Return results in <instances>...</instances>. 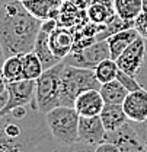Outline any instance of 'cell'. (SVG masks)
I'll return each mask as SVG.
<instances>
[{
    "instance_id": "1",
    "label": "cell",
    "mask_w": 147,
    "mask_h": 152,
    "mask_svg": "<svg viewBox=\"0 0 147 152\" xmlns=\"http://www.w3.org/2000/svg\"><path fill=\"white\" fill-rule=\"evenodd\" d=\"M55 145L37 101L0 115V152H54Z\"/></svg>"
},
{
    "instance_id": "2",
    "label": "cell",
    "mask_w": 147,
    "mask_h": 152,
    "mask_svg": "<svg viewBox=\"0 0 147 152\" xmlns=\"http://www.w3.org/2000/svg\"><path fill=\"white\" fill-rule=\"evenodd\" d=\"M42 20L35 18L22 1L9 0L0 6V45L4 57L34 51Z\"/></svg>"
},
{
    "instance_id": "3",
    "label": "cell",
    "mask_w": 147,
    "mask_h": 152,
    "mask_svg": "<svg viewBox=\"0 0 147 152\" xmlns=\"http://www.w3.org/2000/svg\"><path fill=\"white\" fill-rule=\"evenodd\" d=\"M101 83L98 82L92 69L76 67L64 63L60 83V105L73 107L79 95L88 89H99Z\"/></svg>"
},
{
    "instance_id": "4",
    "label": "cell",
    "mask_w": 147,
    "mask_h": 152,
    "mask_svg": "<svg viewBox=\"0 0 147 152\" xmlns=\"http://www.w3.org/2000/svg\"><path fill=\"white\" fill-rule=\"evenodd\" d=\"M44 115L48 130L57 143L69 146L79 140L80 115L74 107L58 105Z\"/></svg>"
},
{
    "instance_id": "5",
    "label": "cell",
    "mask_w": 147,
    "mask_h": 152,
    "mask_svg": "<svg viewBox=\"0 0 147 152\" xmlns=\"http://www.w3.org/2000/svg\"><path fill=\"white\" fill-rule=\"evenodd\" d=\"M64 61H60L54 67L44 70V73L35 80V99L39 113L47 114L50 110L60 105V83Z\"/></svg>"
},
{
    "instance_id": "6",
    "label": "cell",
    "mask_w": 147,
    "mask_h": 152,
    "mask_svg": "<svg viewBox=\"0 0 147 152\" xmlns=\"http://www.w3.org/2000/svg\"><path fill=\"white\" fill-rule=\"evenodd\" d=\"M109 56V47L106 39L104 41H96L92 45L79 50V51H72L63 61L76 66V67H83V69H95L102 60L108 58Z\"/></svg>"
},
{
    "instance_id": "7",
    "label": "cell",
    "mask_w": 147,
    "mask_h": 152,
    "mask_svg": "<svg viewBox=\"0 0 147 152\" xmlns=\"http://www.w3.org/2000/svg\"><path fill=\"white\" fill-rule=\"evenodd\" d=\"M35 89L37 83L35 80H28L22 79L19 82H7V94H9V101L6 107L0 111V115L9 113L10 110L16 107H23V105H31L35 102Z\"/></svg>"
},
{
    "instance_id": "8",
    "label": "cell",
    "mask_w": 147,
    "mask_h": 152,
    "mask_svg": "<svg viewBox=\"0 0 147 152\" xmlns=\"http://www.w3.org/2000/svg\"><path fill=\"white\" fill-rule=\"evenodd\" d=\"M146 50H147V39L140 35L121 56L117 58L119 70L137 77V73L141 69L144 57H146Z\"/></svg>"
},
{
    "instance_id": "9",
    "label": "cell",
    "mask_w": 147,
    "mask_h": 152,
    "mask_svg": "<svg viewBox=\"0 0 147 152\" xmlns=\"http://www.w3.org/2000/svg\"><path fill=\"white\" fill-rule=\"evenodd\" d=\"M106 129L99 115L95 117H82L79 121V140L80 143L98 146L99 143L106 140Z\"/></svg>"
},
{
    "instance_id": "10",
    "label": "cell",
    "mask_w": 147,
    "mask_h": 152,
    "mask_svg": "<svg viewBox=\"0 0 147 152\" xmlns=\"http://www.w3.org/2000/svg\"><path fill=\"white\" fill-rule=\"evenodd\" d=\"M106 140L118 145L121 152H147L146 146L134 127V123L128 121L119 130L106 134Z\"/></svg>"
},
{
    "instance_id": "11",
    "label": "cell",
    "mask_w": 147,
    "mask_h": 152,
    "mask_svg": "<svg viewBox=\"0 0 147 152\" xmlns=\"http://www.w3.org/2000/svg\"><path fill=\"white\" fill-rule=\"evenodd\" d=\"M122 108L131 123H144L147 120V89L140 88L128 92Z\"/></svg>"
},
{
    "instance_id": "12",
    "label": "cell",
    "mask_w": 147,
    "mask_h": 152,
    "mask_svg": "<svg viewBox=\"0 0 147 152\" xmlns=\"http://www.w3.org/2000/svg\"><path fill=\"white\" fill-rule=\"evenodd\" d=\"M73 107L82 117H95L101 115L105 107V101L99 89H88L76 98Z\"/></svg>"
},
{
    "instance_id": "13",
    "label": "cell",
    "mask_w": 147,
    "mask_h": 152,
    "mask_svg": "<svg viewBox=\"0 0 147 152\" xmlns=\"http://www.w3.org/2000/svg\"><path fill=\"white\" fill-rule=\"evenodd\" d=\"M50 45H51V50H53L54 56L60 61H63L73 51L74 34H72V31H69V28L58 25L50 34Z\"/></svg>"
},
{
    "instance_id": "14",
    "label": "cell",
    "mask_w": 147,
    "mask_h": 152,
    "mask_svg": "<svg viewBox=\"0 0 147 152\" xmlns=\"http://www.w3.org/2000/svg\"><path fill=\"white\" fill-rule=\"evenodd\" d=\"M23 6L39 20L58 19L63 1L60 0H23Z\"/></svg>"
},
{
    "instance_id": "15",
    "label": "cell",
    "mask_w": 147,
    "mask_h": 152,
    "mask_svg": "<svg viewBox=\"0 0 147 152\" xmlns=\"http://www.w3.org/2000/svg\"><path fill=\"white\" fill-rule=\"evenodd\" d=\"M86 16L92 23L106 25L117 16L114 0H91L86 7Z\"/></svg>"
},
{
    "instance_id": "16",
    "label": "cell",
    "mask_w": 147,
    "mask_h": 152,
    "mask_svg": "<svg viewBox=\"0 0 147 152\" xmlns=\"http://www.w3.org/2000/svg\"><path fill=\"white\" fill-rule=\"evenodd\" d=\"M138 37H140V34L134 26L128 28V29H124V31H119V32L108 37L106 42H108V47H109L111 58L117 60Z\"/></svg>"
},
{
    "instance_id": "17",
    "label": "cell",
    "mask_w": 147,
    "mask_h": 152,
    "mask_svg": "<svg viewBox=\"0 0 147 152\" xmlns=\"http://www.w3.org/2000/svg\"><path fill=\"white\" fill-rule=\"evenodd\" d=\"M99 117H101L108 133H114L119 130L122 126H125L130 121L128 117L124 113L122 105H119V104H105Z\"/></svg>"
},
{
    "instance_id": "18",
    "label": "cell",
    "mask_w": 147,
    "mask_h": 152,
    "mask_svg": "<svg viewBox=\"0 0 147 152\" xmlns=\"http://www.w3.org/2000/svg\"><path fill=\"white\" fill-rule=\"evenodd\" d=\"M34 53L39 57L42 66L45 70L54 67L55 64L60 63V60L54 56L53 50H51V45H50V34L45 32V31H39L35 41V45H34Z\"/></svg>"
},
{
    "instance_id": "19",
    "label": "cell",
    "mask_w": 147,
    "mask_h": 152,
    "mask_svg": "<svg viewBox=\"0 0 147 152\" xmlns=\"http://www.w3.org/2000/svg\"><path fill=\"white\" fill-rule=\"evenodd\" d=\"M115 13L121 19L133 22L140 16L144 7V0H114Z\"/></svg>"
},
{
    "instance_id": "20",
    "label": "cell",
    "mask_w": 147,
    "mask_h": 152,
    "mask_svg": "<svg viewBox=\"0 0 147 152\" xmlns=\"http://www.w3.org/2000/svg\"><path fill=\"white\" fill-rule=\"evenodd\" d=\"M99 91L102 94V98H104L105 104H119V105H122L124 99L128 95V91L125 89V86L118 79H115L112 82L102 83Z\"/></svg>"
},
{
    "instance_id": "21",
    "label": "cell",
    "mask_w": 147,
    "mask_h": 152,
    "mask_svg": "<svg viewBox=\"0 0 147 152\" xmlns=\"http://www.w3.org/2000/svg\"><path fill=\"white\" fill-rule=\"evenodd\" d=\"M1 76L6 79V82H19L23 79V64L22 56H10L6 57L0 70Z\"/></svg>"
},
{
    "instance_id": "22",
    "label": "cell",
    "mask_w": 147,
    "mask_h": 152,
    "mask_svg": "<svg viewBox=\"0 0 147 152\" xmlns=\"http://www.w3.org/2000/svg\"><path fill=\"white\" fill-rule=\"evenodd\" d=\"M93 72H95V76H96L98 82L102 85V83L115 80L117 76H118V72H119V67H118L117 60L108 57V58L102 60V61L93 69Z\"/></svg>"
},
{
    "instance_id": "23",
    "label": "cell",
    "mask_w": 147,
    "mask_h": 152,
    "mask_svg": "<svg viewBox=\"0 0 147 152\" xmlns=\"http://www.w3.org/2000/svg\"><path fill=\"white\" fill-rule=\"evenodd\" d=\"M22 64H23V79L28 80H37L45 70L39 57L34 51L22 54Z\"/></svg>"
},
{
    "instance_id": "24",
    "label": "cell",
    "mask_w": 147,
    "mask_h": 152,
    "mask_svg": "<svg viewBox=\"0 0 147 152\" xmlns=\"http://www.w3.org/2000/svg\"><path fill=\"white\" fill-rule=\"evenodd\" d=\"M54 152H95V146L85 145V143H80V142H76V143L69 145V146L57 143L54 148Z\"/></svg>"
},
{
    "instance_id": "25",
    "label": "cell",
    "mask_w": 147,
    "mask_h": 152,
    "mask_svg": "<svg viewBox=\"0 0 147 152\" xmlns=\"http://www.w3.org/2000/svg\"><path fill=\"white\" fill-rule=\"evenodd\" d=\"M117 79L125 86V89H127L128 92H131V91H137V89L141 88L135 76H131V75H128V73H125V72H122V70L118 72Z\"/></svg>"
},
{
    "instance_id": "26",
    "label": "cell",
    "mask_w": 147,
    "mask_h": 152,
    "mask_svg": "<svg viewBox=\"0 0 147 152\" xmlns=\"http://www.w3.org/2000/svg\"><path fill=\"white\" fill-rule=\"evenodd\" d=\"M134 28L138 31V34L147 39V0H144V7L140 16L134 20Z\"/></svg>"
},
{
    "instance_id": "27",
    "label": "cell",
    "mask_w": 147,
    "mask_h": 152,
    "mask_svg": "<svg viewBox=\"0 0 147 152\" xmlns=\"http://www.w3.org/2000/svg\"><path fill=\"white\" fill-rule=\"evenodd\" d=\"M137 80H138V83H140L141 88L147 89V50H146V57H144L143 66H141V69L137 73Z\"/></svg>"
},
{
    "instance_id": "28",
    "label": "cell",
    "mask_w": 147,
    "mask_h": 152,
    "mask_svg": "<svg viewBox=\"0 0 147 152\" xmlns=\"http://www.w3.org/2000/svg\"><path fill=\"white\" fill-rule=\"evenodd\" d=\"M95 152H121L118 145L111 142V140H105L102 143H99L98 146H95Z\"/></svg>"
},
{
    "instance_id": "29",
    "label": "cell",
    "mask_w": 147,
    "mask_h": 152,
    "mask_svg": "<svg viewBox=\"0 0 147 152\" xmlns=\"http://www.w3.org/2000/svg\"><path fill=\"white\" fill-rule=\"evenodd\" d=\"M134 127H135L138 136L141 137V140H143V143L147 149V120L144 123H134Z\"/></svg>"
},
{
    "instance_id": "30",
    "label": "cell",
    "mask_w": 147,
    "mask_h": 152,
    "mask_svg": "<svg viewBox=\"0 0 147 152\" xmlns=\"http://www.w3.org/2000/svg\"><path fill=\"white\" fill-rule=\"evenodd\" d=\"M7 101H9V94H7V92H4V94L0 95V111L6 107Z\"/></svg>"
},
{
    "instance_id": "31",
    "label": "cell",
    "mask_w": 147,
    "mask_h": 152,
    "mask_svg": "<svg viewBox=\"0 0 147 152\" xmlns=\"http://www.w3.org/2000/svg\"><path fill=\"white\" fill-rule=\"evenodd\" d=\"M4 92H7V82H6V79L0 73V95L4 94Z\"/></svg>"
},
{
    "instance_id": "32",
    "label": "cell",
    "mask_w": 147,
    "mask_h": 152,
    "mask_svg": "<svg viewBox=\"0 0 147 152\" xmlns=\"http://www.w3.org/2000/svg\"><path fill=\"white\" fill-rule=\"evenodd\" d=\"M4 53H3V48H1V45H0V70H1V66H3V61H4Z\"/></svg>"
},
{
    "instance_id": "33",
    "label": "cell",
    "mask_w": 147,
    "mask_h": 152,
    "mask_svg": "<svg viewBox=\"0 0 147 152\" xmlns=\"http://www.w3.org/2000/svg\"><path fill=\"white\" fill-rule=\"evenodd\" d=\"M7 1H9V0H0V6H1V4H4V3H7Z\"/></svg>"
},
{
    "instance_id": "34",
    "label": "cell",
    "mask_w": 147,
    "mask_h": 152,
    "mask_svg": "<svg viewBox=\"0 0 147 152\" xmlns=\"http://www.w3.org/2000/svg\"><path fill=\"white\" fill-rule=\"evenodd\" d=\"M60 1H63V3H64V1H69V0H60Z\"/></svg>"
},
{
    "instance_id": "35",
    "label": "cell",
    "mask_w": 147,
    "mask_h": 152,
    "mask_svg": "<svg viewBox=\"0 0 147 152\" xmlns=\"http://www.w3.org/2000/svg\"><path fill=\"white\" fill-rule=\"evenodd\" d=\"M85 1H88V3H89V1H91V0H85Z\"/></svg>"
},
{
    "instance_id": "36",
    "label": "cell",
    "mask_w": 147,
    "mask_h": 152,
    "mask_svg": "<svg viewBox=\"0 0 147 152\" xmlns=\"http://www.w3.org/2000/svg\"><path fill=\"white\" fill-rule=\"evenodd\" d=\"M18 1H23V0H18Z\"/></svg>"
}]
</instances>
